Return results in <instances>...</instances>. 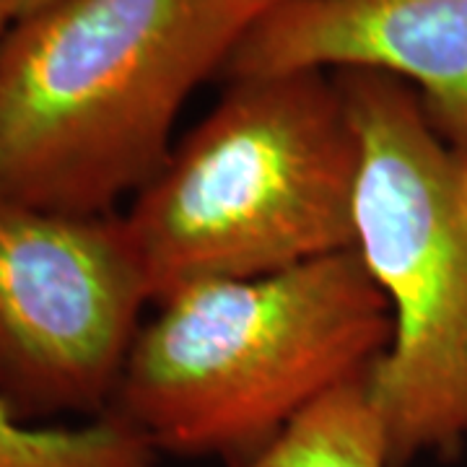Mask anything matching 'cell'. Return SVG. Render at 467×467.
Instances as JSON below:
<instances>
[{"label":"cell","instance_id":"cell-1","mask_svg":"<svg viewBox=\"0 0 467 467\" xmlns=\"http://www.w3.org/2000/svg\"><path fill=\"white\" fill-rule=\"evenodd\" d=\"M252 18L234 0H55L0 42V198L109 216L171 153Z\"/></svg>","mask_w":467,"mask_h":467},{"label":"cell","instance_id":"cell-2","mask_svg":"<svg viewBox=\"0 0 467 467\" xmlns=\"http://www.w3.org/2000/svg\"><path fill=\"white\" fill-rule=\"evenodd\" d=\"M389 337V304L356 250L201 281L140 327L109 413L159 454L250 467L309 408L364 379Z\"/></svg>","mask_w":467,"mask_h":467},{"label":"cell","instance_id":"cell-3","mask_svg":"<svg viewBox=\"0 0 467 467\" xmlns=\"http://www.w3.org/2000/svg\"><path fill=\"white\" fill-rule=\"evenodd\" d=\"M358 171L361 143L333 73L229 78L122 216L153 304L353 250Z\"/></svg>","mask_w":467,"mask_h":467},{"label":"cell","instance_id":"cell-4","mask_svg":"<svg viewBox=\"0 0 467 467\" xmlns=\"http://www.w3.org/2000/svg\"><path fill=\"white\" fill-rule=\"evenodd\" d=\"M361 143L356 247L392 315L367 374L389 467L467 444V218L460 153L413 86L377 70H335Z\"/></svg>","mask_w":467,"mask_h":467},{"label":"cell","instance_id":"cell-5","mask_svg":"<svg viewBox=\"0 0 467 467\" xmlns=\"http://www.w3.org/2000/svg\"><path fill=\"white\" fill-rule=\"evenodd\" d=\"M150 301L125 218L0 198V400L14 416L109 413Z\"/></svg>","mask_w":467,"mask_h":467},{"label":"cell","instance_id":"cell-6","mask_svg":"<svg viewBox=\"0 0 467 467\" xmlns=\"http://www.w3.org/2000/svg\"><path fill=\"white\" fill-rule=\"evenodd\" d=\"M377 70L413 86L441 138L467 153V0H296L254 18L223 76Z\"/></svg>","mask_w":467,"mask_h":467},{"label":"cell","instance_id":"cell-7","mask_svg":"<svg viewBox=\"0 0 467 467\" xmlns=\"http://www.w3.org/2000/svg\"><path fill=\"white\" fill-rule=\"evenodd\" d=\"M250 467H389L367 377L309 408Z\"/></svg>","mask_w":467,"mask_h":467},{"label":"cell","instance_id":"cell-8","mask_svg":"<svg viewBox=\"0 0 467 467\" xmlns=\"http://www.w3.org/2000/svg\"><path fill=\"white\" fill-rule=\"evenodd\" d=\"M0 467H159V451L115 413L84 426H36L0 400Z\"/></svg>","mask_w":467,"mask_h":467},{"label":"cell","instance_id":"cell-9","mask_svg":"<svg viewBox=\"0 0 467 467\" xmlns=\"http://www.w3.org/2000/svg\"><path fill=\"white\" fill-rule=\"evenodd\" d=\"M234 3L254 21V18H260L267 11H275V8L288 5V3H296V0H234Z\"/></svg>","mask_w":467,"mask_h":467},{"label":"cell","instance_id":"cell-10","mask_svg":"<svg viewBox=\"0 0 467 467\" xmlns=\"http://www.w3.org/2000/svg\"><path fill=\"white\" fill-rule=\"evenodd\" d=\"M50 3H55V0H14V21L32 16L36 11L47 8Z\"/></svg>","mask_w":467,"mask_h":467},{"label":"cell","instance_id":"cell-11","mask_svg":"<svg viewBox=\"0 0 467 467\" xmlns=\"http://www.w3.org/2000/svg\"><path fill=\"white\" fill-rule=\"evenodd\" d=\"M460 201H462V211L467 218V153H460Z\"/></svg>","mask_w":467,"mask_h":467},{"label":"cell","instance_id":"cell-12","mask_svg":"<svg viewBox=\"0 0 467 467\" xmlns=\"http://www.w3.org/2000/svg\"><path fill=\"white\" fill-rule=\"evenodd\" d=\"M14 21V0H0V42L5 36V24Z\"/></svg>","mask_w":467,"mask_h":467}]
</instances>
